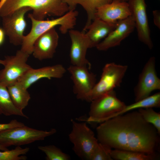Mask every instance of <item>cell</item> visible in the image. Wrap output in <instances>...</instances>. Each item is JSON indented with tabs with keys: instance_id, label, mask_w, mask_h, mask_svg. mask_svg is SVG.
Here are the masks:
<instances>
[{
	"instance_id": "cell-6",
	"label": "cell",
	"mask_w": 160,
	"mask_h": 160,
	"mask_svg": "<svg viewBox=\"0 0 160 160\" xmlns=\"http://www.w3.org/2000/svg\"><path fill=\"white\" fill-rule=\"evenodd\" d=\"M30 55L21 49L13 55L0 59L4 68L0 70V85L7 87L14 84L31 67L27 62Z\"/></svg>"
},
{
	"instance_id": "cell-3",
	"label": "cell",
	"mask_w": 160,
	"mask_h": 160,
	"mask_svg": "<svg viewBox=\"0 0 160 160\" xmlns=\"http://www.w3.org/2000/svg\"><path fill=\"white\" fill-rule=\"evenodd\" d=\"M78 14L77 11L72 10L56 19L39 20L34 18L31 13L29 14L28 16L31 22V28L29 33L23 37L21 49L29 55L31 54L33 44L36 39L47 30L57 25L60 26V32L65 34L74 28Z\"/></svg>"
},
{
	"instance_id": "cell-4",
	"label": "cell",
	"mask_w": 160,
	"mask_h": 160,
	"mask_svg": "<svg viewBox=\"0 0 160 160\" xmlns=\"http://www.w3.org/2000/svg\"><path fill=\"white\" fill-rule=\"evenodd\" d=\"M56 132L55 129L49 131L39 130L25 125L0 132V145L7 148L12 145L20 146L44 140Z\"/></svg>"
},
{
	"instance_id": "cell-17",
	"label": "cell",
	"mask_w": 160,
	"mask_h": 160,
	"mask_svg": "<svg viewBox=\"0 0 160 160\" xmlns=\"http://www.w3.org/2000/svg\"><path fill=\"white\" fill-rule=\"evenodd\" d=\"M62 65H55L28 69L17 81L24 87L28 89L32 85L43 78L50 79L62 77L66 72Z\"/></svg>"
},
{
	"instance_id": "cell-27",
	"label": "cell",
	"mask_w": 160,
	"mask_h": 160,
	"mask_svg": "<svg viewBox=\"0 0 160 160\" xmlns=\"http://www.w3.org/2000/svg\"><path fill=\"white\" fill-rule=\"evenodd\" d=\"M111 149L107 145L98 143L91 154L90 160H113L110 155Z\"/></svg>"
},
{
	"instance_id": "cell-32",
	"label": "cell",
	"mask_w": 160,
	"mask_h": 160,
	"mask_svg": "<svg viewBox=\"0 0 160 160\" xmlns=\"http://www.w3.org/2000/svg\"><path fill=\"white\" fill-rule=\"evenodd\" d=\"M120 0L121 1H122L127 2L128 0Z\"/></svg>"
},
{
	"instance_id": "cell-31",
	"label": "cell",
	"mask_w": 160,
	"mask_h": 160,
	"mask_svg": "<svg viewBox=\"0 0 160 160\" xmlns=\"http://www.w3.org/2000/svg\"><path fill=\"white\" fill-rule=\"evenodd\" d=\"M8 150V149L7 148L4 147L1 145H0V150L4 151H6Z\"/></svg>"
},
{
	"instance_id": "cell-8",
	"label": "cell",
	"mask_w": 160,
	"mask_h": 160,
	"mask_svg": "<svg viewBox=\"0 0 160 160\" xmlns=\"http://www.w3.org/2000/svg\"><path fill=\"white\" fill-rule=\"evenodd\" d=\"M128 69V66L114 63H107L103 68L99 81L95 84L89 97V102L119 87Z\"/></svg>"
},
{
	"instance_id": "cell-29",
	"label": "cell",
	"mask_w": 160,
	"mask_h": 160,
	"mask_svg": "<svg viewBox=\"0 0 160 160\" xmlns=\"http://www.w3.org/2000/svg\"><path fill=\"white\" fill-rule=\"evenodd\" d=\"M154 23L159 28H160V12L159 10L153 11Z\"/></svg>"
},
{
	"instance_id": "cell-25",
	"label": "cell",
	"mask_w": 160,
	"mask_h": 160,
	"mask_svg": "<svg viewBox=\"0 0 160 160\" xmlns=\"http://www.w3.org/2000/svg\"><path fill=\"white\" fill-rule=\"evenodd\" d=\"M29 148H23L17 146L14 149L0 151V160H25L27 157L22 155L26 154L29 151Z\"/></svg>"
},
{
	"instance_id": "cell-28",
	"label": "cell",
	"mask_w": 160,
	"mask_h": 160,
	"mask_svg": "<svg viewBox=\"0 0 160 160\" xmlns=\"http://www.w3.org/2000/svg\"><path fill=\"white\" fill-rule=\"evenodd\" d=\"M24 124L16 119L12 120L8 123L0 124V132L14 127L24 126Z\"/></svg>"
},
{
	"instance_id": "cell-26",
	"label": "cell",
	"mask_w": 160,
	"mask_h": 160,
	"mask_svg": "<svg viewBox=\"0 0 160 160\" xmlns=\"http://www.w3.org/2000/svg\"><path fill=\"white\" fill-rule=\"evenodd\" d=\"M139 112L144 119L152 124L160 134V113L154 111L151 108H140Z\"/></svg>"
},
{
	"instance_id": "cell-14",
	"label": "cell",
	"mask_w": 160,
	"mask_h": 160,
	"mask_svg": "<svg viewBox=\"0 0 160 160\" xmlns=\"http://www.w3.org/2000/svg\"><path fill=\"white\" fill-rule=\"evenodd\" d=\"M135 24L132 15L119 21L115 28L96 47L99 51H106L119 45L121 42L132 33Z\"/></svg>"
},
{
	"instance_id": "cell-7",
	"label": "cell",
	"mask_w": 160,
	"mask_h": 160,
	"mask_svg": "<svg viewBox=\"0 0 160 160\" xmlns=\"http://www.w3.org/2000/svg\"><path fill=\"white\" fill-rule=\"evenodd\" d=\"M72 124L69 138L73 145V149L82 159L90 160L91 154L98 144V140L86 123L73 121Z\"/></svg>"
},
{
	"instance_id": "cell-33",
	"label": "cell",
	"mask_w": 160,
	"mask_h": 160,
	"mask_svg": "<svg viewBox=\"0 0 160 160\" xmlns=\"http://www.w3.org/2000/svg\"><path fill=\"white\" fill-rule=\"evenodd\" d=\"M1 0H0V3L1 2Z\"/></svg>"
},
{
	"instance_id": "cell-2",
	"label": "cell",
	"mask_w": 160,
	"mask_h": 160,
	"mask_svg": "<svg viewBox=\"0 0 160 160\" xmlns=\"http://www.w3.org/2000/svg\"><path fill=\"white\" fill-rule=\"evenodd\" d=\"M30 7L35 19L44 20L47 16L61 17L69 11L68 7L62 0H6L0 7L1 17L23 7Z\"/></svg>"
},
{
	"instance_id": "cell-12",
	"label": "cell",
	"mask_w": 160,
	"mask_h": 160,
	"mask_svg": "<svg viewBox=\"0 0 160 160\" xmlns=\"http://www.w3.org/2000/svg\"><path fill=\"white\" fill-rule=\"evenodd\" d=\"M134 20L139 40L150 49L153 43L151 38L145 0H128L127 2Z\"/></svg>"
},
{
	"instance_id": "cell-9",
	"label": "cell",
	"mask_w": 160,
	"mask_h": 160,
	"mask_svg": "<svg viewBox=\"0 0 160 160\" xmlns=\"http://www.w3.org/2000/svg\"><path fill=\"white\" fill-rule=\"evenodd\" d=\"M87 66L71 65L67 68L73 83V91L77 99L89 102L91 92L96 83V76Z\"/></svg>"
},
{
	"instance_id": "cell-15",
	"label": "cell",
	"mask_w": 160,
	"mask_h": 160,
	"mask_svg": "<svg viewBox=\"0 0 160 160\" xmlns=\"http://www.w3.org/2000/svg\"><path fill=\"white\" fill-rule=\"evenodd\" d=\"M59 39L55 27L42 34L33 44L32 54L33 57L39 60L52 58L58 45Z\"/></svg>"
},
{
	"instance_id": "cell-18",
	"label": "cell",
	"mask_w": 160,
	"mask_h": 160,
	"mask_svg": "<svg viewBox=\"0 0 160 160\" xmlns=\"http://www.w3.org/2000/svg\"><path fill=\"white\" fill-rule=\"evenodd\" d=\"M116 24H109L95 17L85 33L89 41L90 48L96 47L115 28Z\"/></svg>"
},
{
	"instance_id": "cell-23",
	"label": "cell",
	"mask_w": 160,
	"mask_h": 160,
	"mask_svg": "<svg viewBox=\"0 0 160 160\" xmlns=\"http://www.w3.org/2000/svg\"><path fill=\"white\" fill-rule=\"evenodd\" d=\"M160 105V99L159 95L155 93L133 104L126 105L121 111L111 116L108 119L122 115L136 109L148 108H158Z\"/></svg>"
},
{
	"instance_id": "cell-20",
	"label": "cell",
	"mask_w": 160,
	"mask_h": 160,
	"mask_svg": "<svg viewBox=\"0 0 160 160\" xmlns=\"http://www.w3.org/2000/svg\"><path fill=\"white\" fill-rule=\"evenodd\" d=\"M7 87L14 105L23 111L28 105L31 98L28 89L17 81Z\"/></svg>"
},
{
	"instance_id": "cell-13",
	"label": "cell",
	"mask_w": 160,
	"mask_h": 160,
	"mask_svg": "<svg viewBox=\"0 0 160 160\" xmlns=\"http://www.w3.org/2000/svg\"><path fill=\"white\" fill-rule=\"evenodd\" d=\"M71 41L70 57L72 65L88 67L91 64L86 57L89 41L85 32L73 29L68 31Z\"/></svg>"
},
{
	"instance_id": "cell-10",
	"label": "cell",
	"mask_w": 160,
	"mask_h": 160,
	"mask_svg": "<svg viewBox=\"0 0 160 160\" xmlns=\"http://www.w3.org/2000/svg\"><path fill=\"white\" fill-rule=\"evenodd\" d=\"M155 63V57H151L140 74L134 90L135 102L148 97L154 90L160 89V79L156 74Z\"/></svg>"
},
{
	"instance_id": "cell-1",
	"label": "cell",
	"mask_w": 160,
	"mask_h": 160,
	"mask_svg": "<svg viewBox=\"0 0 160 160\" xmlns=\"http://www.w3.org/2000/svg\"><path fill=\"white\" fill-rule=\"evenodd\" d=\"M96 132L98 142L112 149L159 155L160 135L138 111L127 112L102 122Z\"/></svg>"
},
{
	"instance_id": "cell-11",
	"label": "cell",
	"mask_w": 160,
	"mask_h": 160,
	"mask_svg": "<svg viewBox=\"0 0 160 160\" xmlns=\"http://www.w3.org/2000/svg\"><path fill=\"white\" fill-rule=\"evenodd\" d=\"M31 10L27 7L20 8L11 14L2 17V28L10 43L15 46L21 45L26 26L25 16Z\"/></svg>"
},
{
	"instance_id": "cell-21",
	"label": "cell",
	"mask_w": 160,
	"mask_h": 160,
	"mask_svg": "<svg viewBox=\"0 0 160 160\" xmlns=\"http://www.w3.org/2000/svg\"><path fill=\"white\" fill-rule=\"evenodd\" d=\"M0 115L7 116L17 115L28 118V116L13 104L7 87L0 85Z\"/></svg>"
},
{
	"instance_id": "cell-22",
	"label": "cell",
	"mask_w": 160,
	"mask_h": 160,
	"mask_svg": "<svg viewBox=\"0 0 160 160\" xmlns=\"http://www.w3.org/2000/svg\"><path fill=\"white\" fill-rule=\"evenodd\" d=\"M110 155L116 160H155L159 158V155L148 154L144 153L127 150L111 149Z\"/></svg>"
},
{
	"instance_id": "cell-19",
	"label": "cell",
	"mask_w": 160,
	"mask_h": 160,
	"mask_svg": "<svg viewBox=\"0 0 160 160\" xmlns=\"http://www.w3.org/2000/svg\"><path fill=\"white\" fill-rule=\"evenodd\" d=\"M68 6L69 11L75 10L78 5L81 6L85 11L87 16V21L83 32L87 30L95 17V14L99 7L111 2L114 0H62Z\"/></svg>"
},
{
	"instance_id": "cell-16",
	"label": "cell",
	"mask_w": 160,
	"mask_h": 160,
	"mask_svg": "<svg viewBox=\"0 0 160 160\" xmlns=\"http://www.w3.org/2000/svg\"><path fill=\"white\" fill-rule=\"evenodd\" d=\"M131 15V12L127 2L114 0L98 8L95 16L107 23L116 24Z\"/></svg>"
},
{
	"instance_id": "cell-30",
	"label": "cell",
	"mask_w": 160,
	"mask_h": 160,
	"mask_svg": "<svg viewBox=\"0 0 160 160\" xmlns=\"http://www.w3.org/2000/svg\"><path fill=\"white\" fill-rule=\"evenodd\" d=\"M5 34L2 28L0 27V45L3 43L4 39Z\"/></svg>"
},
{
	"instance_id": "cell-24",
	"label": "cell",
	"mask_w": 160,
	"mask_h": 160,
	"mask_svg": "<svg viewBox=\"0 0 160 160\" xmlns=\"http://www.w3.org/2000/svg\"><path fill=\"white\" fill-rule=\"evenodd\" d=\"M38 149L46 155L47 160H68L70 156L59 148L53 145L39 146Z\"/></svg>"
},
{
	"instance_id": "cell-5",
	"label": "cell",
	"mask_w": 160,
	"mask_h": 160,
	"mask_svg": "<svg viewBox=\"0 0 160 160\" xmlns=\"http://www.w3.org/2000/svg\"><path fill=\"white\" fill-rule=\"evenodd\" d=\"M89 112L88 122L102 123L113 115L122 110L125 103L117 97L113 90L92 101Z\"/></svg>"
}]
</instances>
